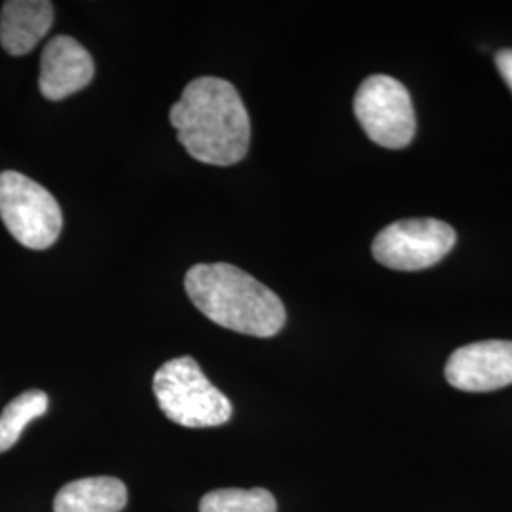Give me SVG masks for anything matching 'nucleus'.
Listing matches in <instances>:
<instances>
[{
    "mask_svg": "<svg viewBox=\"0 0 512 512\" xmlns=\"http://www.w3.org/2000/svg\"><path fill=\"white\" fill-rule=\"evenodd\" d=\"M169 120L184 150L202 164H238L249 152V112L228 80L215 76L192 80L171 107Z\"/></svg>",
    "mask_w": 512,
    "mask_h": 512,
    "instance_id": "f257e3e1",
    "label": "nucleus"
},
{
    "mask_svg": "<svg viewBox=\"0 0 512 512\" xmlns=\"http://www.w3.org/2000/svg\"><path fill=\"white\" fill-rule=\"evenodd\" d=\"M184 289L194 306L222 329L272 338L285 327L281 298L238 266L196 264L184 277Z\"/></svg>",
    "mask_w": 512,
    "mask_h": 512,
    "instance_id": "f03ea898",
    "label": "nucleus"
},
{
    "mask_svg": "<svg viewBox=\"0 0 512 512\" xmlns=\"http://www.w3.org/2000/svg\"><path fill=\"white\" fill-rule=\"evenodd\" d=\"M152 387L167 420L183 427H217L232 418V403L192 357H177L160 366Z\"/></svg>",
    "mask_w": 512,
    "mask_h": 512,
    "instance_id": "7ed1b4c3",
    "label": "nucleus"
},
{
    "mask_svg": "<svg viewBox=\"0 0 512 512\" xmlns=\"http://www.w3.org/2000/svg\"><path fill=\"white\" fill-rule=\"evenodd\" d=\"M0 219L23 247L44 251L63 228V215L54 196L18 171L0 173Z\"/></svg>",
    "mask_w": 512,
    "mask_h": 512,
    "instance_id": "20e7f679",
    "label": "nucleus"
},
{
    "mask_svg": "<svg viewBox=\"0 0 512 512\" xmlns=\"http://www.w3.org/2000/svg\"><path fill=\"white\" fill-rule=\"evenodd\" d=\"M353 109L368 139L380 147H408L416 135L410 93L391 76H368L355 93Z\"/></svg>",
    "mask_w": 512,
    "mask_h": 512,
    "instance_id": "39448f33",
    "label": "nucleus"
},
{
    "mask_svg": "<svg viewBox=\"0 0 512 512\" xmlns=\"http://www.w3.org/2000/svg\"><path fill=\"white\" fill-rule=\"evenodd\" d=\"M456 245V230L437 219L397 220L372 243V255L391 270L416 272L435 266Z\"/></svg>",
    "mask_w": 512,
    "mask_h": 512,
    "instance_id": "423d86ee",
    "label": "nucleus"
},
{
    "mask_svg": "<svg viewBox=\"0 0 512 512\" xmlns=\"http://www.w3.org/2000/svg\"><path fill=\"white\" fill-rule=\"evenodd\" d=\"M446 380L459 391L486 393L512 384L511 340H486L456 349L446 363Z\"/></svg>",
    "mask_w": 512,
    "mask_h": 512,
    "instance_id": "0eeeda50",
    "label": "nucleus"
},
{
    "mask_svg": "<svg viewBox=\"0 0 512 512\" xmlns=\"http://www.w3.org/2000/svg\"><path fill=\"white\" fill-rule=\"evenodd\" d=\"M95 73L90 52L73 37L59 35L44 48L40 59L38 88L50 101H61L84 90Z\"/></svg>",
    "mask_w": 512,
    "mask_h": 512,
    "instance_id": "6e6552de",
    "label": "nucleus"
},
{
    "mask_svg": "<svg viewBox=\"0 0 512 512\" xmlns=\"http://www.w3.org/2000/svg\"><path fill=\"white\" fill-rule=\"evenodd\" d=\"M54 25L48 0H10L2 4L0 44L10 55L29 54Z\"/></svg>",
    "mask_w": 512,
    "mask_h": 512,
    "instance_id": "1a4fd4ad",
    "label": "nucleus"
},
{
    "mask_svg": "<svg viewBox=\"0 0 512 512\" xmlns=\"http://www.w3.org/2000/svg\"><path fill=\"white\" fill-rule=\"evenodd\" d=\"M128 505V488L112 476L80 478L55 495L54 512H120Z\"/></svg>",
    "mask_w": 512,
    "mask_h": 512,
    "instance_id": "9d476101",
    "label": "nucleus"
},
{
    "mask_svg": "<svg viewBox=\"0 0 512 512\" xmlns=\"http://www.w3.org/2000/svg\"><path fill=\"white\" fill-rule=\"evenodd\" d=\"M48 395L40 389L21 393L0 414V454L8 452L18 442L23 429L46 414Z\"/></svg>",
    "mask_w": 512,
    "mask_h": 512,
    "instance_id": "9b49d317",
    "label": "nucleus"
},
{
    "mask_svg": "<svg viewBox=\"0 0 512 512\" xmlns=\"http://www.w3.org/2000/svg\"><path fill=\"white\" fill-rule=\"evenodd\" d=\"M200 512H277V503L264 488H224L203 495Z\"/></svg>",
    "mask_w": 512,
    "mask_h": 512,
    "instance_id": "f8f14e48",
    "label": "nucleus"
},
{
    "mask_svg": "<svg viewBox=\"0 0 512 512\" xmlns=\"http://www.w3.org/2000/svg\"><path fill=\"white\" fill-rule=\"evenodd\" d=\"M495 65L497 71L503 76V80L507 82V86L512 92V50H501L495 54Z\"/></svg>",
    "mask_w": 512,
    "mask_h": 512,
    "instance_id": "ddd939ff",
    "label": "nucleus"
}]
</instances>
